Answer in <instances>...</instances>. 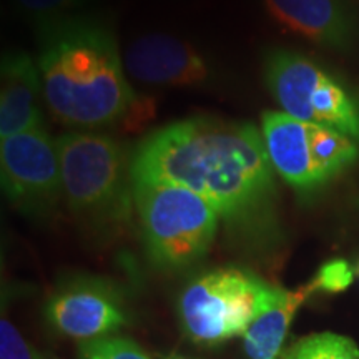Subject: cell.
Segmentation results:
<instances>
[{"label": "cell", "mask_w": 359, "mask_h": 359, "mask_svg": "<svg viewBox=\"0 0 359 359\" xmlns=\"http://www.w3.org/2000/svg\"><path fill=\"white\" fill-rule=\"evenodd\" d=\"M263 77L286 115L333 128L359 145V100L316 60L288 48H273L264 57Z\"/></svg>", "instance_id": "obj_5"}, {"label": "cell", "mask_w": 359, "mask_h": 359, "mask_svg": "<svg viewBox=\"0 0 359 359\" xmlns=\"http://www.w3.org/2000/svg\"><path fill=\"white\" fill-rule=\"evenodd\" d=\"M125 70L143 85L168 88L205 87L213 69L195 45L170 34H147L133 40Z\"/></svg>", "instance_id": "obj_10"}, {"label": "cell", "mask_w": 359, "mask_h": 359, "mask_svg": "<svg viewBox=\"0 0 359 359\" xmlns=\"http://www.w3.org/2000/svg\"><path fill=\"white\" fill-rule=\"evenodd\" d=\"M269 19L286 32L331 50H353L358 17L348 0H262Z\"/></svg>", "instance_id": "obj_11"}, {"label": "cell", "mask_w": 359, "mask_h": 359, "mask_svg": "<svg viewBox=\"0 0 359 359\" xmlns=\"http://www.w3.org/2000/svg\"><path fill=\"white\" fill-rule=\"evenodd\" d=\"M160 359H198V358H190V356H187V354L172 351V353L160 354Z\"/></svg>", "instance_id": "obj_20"}, {"label": "cell", "mask_w": 359, "mask_h": 359, "mask_svg": "<svg viewBox=\"0 0 359 359\" xmlns=\"http://www.w3.org/2000/svg\"><path fill=\"white\" fill-rule=\"evenodd\" d=\"M0 82V137L8 138L42 127L39 102L43 92L37 62L22 50L4 53Z\"/></svg>", "instance_id": "obj_12"}, {"label": "cell", "mask_w": 359, "mask_h": 359, "mask_svg": "<svg viewBox=\"0 0 359 359\" xmlns=\"http://www.w3.org/2000/svg\"><path fill=\"white\" fill-rule=\"evenodd\" d=\"M0 356L2 359H34V348L25 343L6 316L0 320Z\"/></svg>", "instance_id": "obj_18"}, {"label": "cell", "mask_w": 359, "mask_h": 359, "mask_svg": "<svg viewBox=\"0 0 359 359\" xmlns=\"http://www.w3.org/2000/svg\"><path fill=\"white\" fill-rule=\"evenodd\" d=\"M262 133L275 172L299 195H311L339 177L359 156L358 143L285 111H264Z\"/></svg>", "instance_id": "obj_6"}, {"label": "cell", "mask_w": 359, "mask_h": 359, "mask_svg": "<svg viewBox=\"0 0 359 359\" xmlns=\"http://www.w3.org/2000/svg\"><path fill=\"white\" fill-rule=\"evenodd\" d=\"M93 2L95 0H13L15 7L34 24L53 17L83 12V8Z\"/></svg>", "instance_id": "obj_16"}, {"label": "cell", "mask_w": 359, "mask_h": 359, "mask_svg": "<svg viewBox=\"0 0 359 359\" xmlns=\"http://www.w3.org/2000/svg\"><path fill=\"white\" fill-rule=\"evenodd\" d=\"M34 27L43 100L53 118L90 132L122 123L137 95L110 22L79 12Z\"/></svg>", "instance_id": "obj_2"}, {"label": "cell", "mask_w": 359, "mask_h": 359, "mask_svg": "<svg viewBox=\"0 0 359 359\" xmlns=\"http://www.w3.org/2000/svg\"><path fill=\"white\" fill-rule=\"evenodd\" d=\"M64 200L80 222L95 230L128 223L133 205L132 155L107 133L74 130L57 138Z\"/></svg>", "instance_id": "obj_3"}, {"label": "cell", "mask_w": 359, "mask_h": 359, "mask_svg": "<svg viewBox=\"0 0 359 359\" xmlns=\"http://www.w3.org/2000/svg\"><path fill=\"white\" fill-rule=\"evenodd\" d=\"M143 243L161 268H185L212 248L218 213L195 191L167 182H133Z\"/></svg>", "instance_id": "obj_4"}, {"label": "cell", "mask_w": 359, "mask_h": 359, "mask_svg": "<svg viewBox=\"0 0 359 359\" xmlns=\"http://www.w3.org/2000/svg\"><path fill=\"white\" fill-rule=\"evenodd\" d=\"M285 359H359L353 339L336 333H314L296 341L281 354Z\"/></svg>", "instance_id": "obj_14"}, {"label": "cell", "mask_w": 359, "mask_h": 359, "mask_svg": "<svg viewBox=\"0 0 359 359\" xmlns=\"http://www.w3.org/2000/svg\"><path fill=\"white\" fill-rule=\"evenodd\" d=\"M263 133L248 122L193 116L150 133L132 155L133 182H167L205 198L226 226L275 224L276 182Z\"/></svg>", "instance_id": "obj_1"}, {"label": "cell", "mask_w": 359, "mask_h": 359, "mask_svg": "<svg viewBox=\"0 0 359 359\" xmlns=\"http://www.w3.org/2000/svg\"><path fill=\"white\" fill-rule=\"evenodd\" d=\"M280 359H285V358H283V356H281V358H280Z\"/></svg>", "instance_id": "obj_22"}, {"label": "cell", "mask_w": 359, "mask_h": 359, "mask_svg": "<svg viewBox=\"0 0 359 359\" xmlns=\"http://www.w3.org/2000/svg\"><path fill=\"white\" fill-rule=\"evenodd\" d=\"M354 280V271L346 259H331L318 269L316 276L309 281L314 291L341 293L348 290Z\"/></svg>", "instance_id": "obj_17"}, {"label": "cell", "mask_w": 359, "mask_h": 359, "mask_svg": "<svg viewBox=\"0 0 359 359\" xmlns=\"http://www.w3.org/2000/svg\"><path fill=\"white\" fill-rule=\"evenodd\" d=\"M47 318L60 333L80 341L114 336L127 323L122 298L114 286L88 276L60 286L48 299Z\"/></svg>", "instance_id": "obj_9"}, {"label": "cell", "mask_w": 359, "mask_h": 359, "mask_svg": "<svg viewBox=\"0 0 359 359\" xmlns=\"http://www.w3.org/2000/svg\"><path fill=\"white\" fill-rule=\"evenodd\" d=\"M313 293L309 283L294 291L269 285L262 308L243 336L245 351L250 359L281 358L294 314Z\"/></svg>", "instance_id": "obj_13"}, {"label": "cell", "mask_w": 359, "mask_h": 359, "mask_svg": "<svg viewBox=\"0 0 359 359\" xmlns=\"http://www.w3.org/2000/svg\"><path fill=\"white\" fill-rule=\"evenodd\" d=\"M0 180L7 198L29 215L48 213L64 198L58 145L43 125L2 138Z\"/></svg>", "instance_id": "obj_8"}, {"label": "cell", "mask_w": 359, "mask_h": 359, "mask_svg": "<svg viewBox=\"0 0 359 359\" xmlns=\"http://www.w3.org/2000/svg\"><path fill=\"white\" fill-rule=\"evenodd\" d=\"M155 116V103L151 98L145 97H137V100L132 105V109L123 118L122 125L127 127L125 130H130V132H135V130H140L142 125L151 120Z\"/></svg>", "instance_id": "obj_19"}, {"label": "cell", "mask_w": 359, "mask_h": 359, "mask_svg": "<svg viewBox=\"0 0 359 359\" xmlns=\"http://www.w3.org/2000/svg\"><path fill=\"white\" fill-rule=\"evenodd\" d=\"M80 359H151L137 343L122 336L82 341Z\"/></svg>", "instance_id": "obj_15"}, {"label": "cell", "mask_w": 359, "mask_h": 359, "mask_svg": "<svg viewBox=\"0 0 359 359\" xmlns=\"http://www.w3.org/2000/svg\"><path fill=\"white\" fill-rule=\"evenodd\" d=\"M34 359H57L50 356V354H45V353H40L37 349H34Z\"/></svg>", "instance_id": "obj_21"}, {"label": "cell", "mask_w": 359, "mask_h": 359, "mask_svg": "<svg viewBox=\"0 0 359 359\" xmlns=\"http://www.w3.org/2000/svg\"><path fill=\"white\" fill-rule=\"evenodd\" d=\"M269 283L240 268H218L193 280L180 298V316L193 341L218 344L245 336Z\"/></svg>", "instance_id": "obj_7"}, {"label": "cell", "mask_w": 359, "mask_h": 359, "mask_svg": "<svg viewBox=\"0 0 359 359\" xmlns=\"http://www.w3.org/2000/svg\"><path fill=\"white\" fill-rule=\"evenodd\" d=\"M358 271H359V266H358Z\"/></svg>", "instance_id": "obj_23"}]
</instances>
